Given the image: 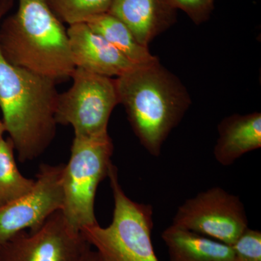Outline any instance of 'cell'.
I'll return each mask as SVG.
<instances>
[{"label": "cell", "mask_w": 261, "mask_h": 261, "mask_svg": "<svg viewBox=\"0 0 261 261\" xmlns=\"http://www.w3.org/2000/svg\"><path fill=\"white\" fill-rule=\"evenodd\" d=\"M5 132H6V128H5V126L4 123H3V120H0V145H1L2 142L3 140V135H4Z\"/></svg>", "instance_id": "ffe728a7"}, {"label": "cell", "mask_w": 261, "mask_h": 261, "mask_svg": "<svg viewBox=\"0 0 261 261\" xmlns=\"http://www.w3.org/2000/svg\"><path fill=\"white\" fill-rule=\"evenodd\" d=\"M13 142L8 137L0 145V207L28 193L35 180L25 177L17 166Z\"/></svg>", "instance_id": "9a60e30c"}, {"label": "cell", "mask_w": 261, "mask_h": 261, "mask_svg": "<svg viewBox=\"0 0 261 261\" xmlns=\"http://www.w3.org/2000/svg\"><path fill=\"white\" fill-rule=\"evenodd\" d=\"M234 261H261V232L247 228L232 245Z\"/></svg>", "instance_id": "e0dca14e"}, {"label": "cell", "mask_w": 261, "mask_h": 261, "mask_svg": "<svg viewBox=\"0 0 261 261\" xmlns=\"http://www.w3.org/2000/svg\"><path fill=\"white\" fill-rule=\"evenodd\" d=\"M67 34L75 68L110 78H118L137 65L102 36L94 32L87 23L70 25Z\"/></svg>", "instance_id": "30bf717a"}, {"label": "cell", "mask_w": 261, "mask_h": 261, "mask_svg": "<svg viewBox=\"0 0 261 261\" xmlns=\"http://www.w3.org/2000/svg\"><path fill=\"white\" fill-rule=\"evenodd\" d=\"M172 224L232 246L248 228V219L238 196L214 187L180 205Z\"/></svg>", "instance_id": "52a82bcc"}, {"label": "cell", "mask_w": 261, "mask_h": 261, "mask_svg": "<svg viewBox=\"0 0 261 261\" xmlns=\"http://www.w3.org/2000/svg\"><path fill=\"white\" fill-rule=\"evenodd\" d=\"M80 261H99V258H98L97 252H95V250L94 251L92 250V247H91L84 254Z\"/></svg>", "instance_id": "d6986e66"}, {"label": "cell", "mask_w": 261, "mask_h": 261, "mask_svg": "<svg viewBox=\"0 0 261 261\" xmlns=\"http://www.w3.org/2000/svg\"><path fill=\"white\" fill-rule=\"evenodd\" d=\"M62 23H84L89 18L108 13L113 0H45Z\"/></svg>", "instance_id": "2e32d148"}, {"label": "cell", "mask_w": 261, "mask_h": 261, "mask_svg": "<svg viewBox=\"0 0 261 261\" xmlns=\"http://www.w3.org/2000/svg\"><path fill=\"white\" fill-rule=\"evenodd\" d=\"M64 165H41L34 188L0 207V245L20 231L36 229L53 213L62 210Z\"/></svg>", "instance_id": "9c48e42d"}, {"label": "cell", "mask_w": 261, "mask_h": 261, "mask_svg": "<svg viewBox=\"0 0 261 261\" xmlns=\"http://www.w3.org/2000/svg\"><path fill=\"white\" fill-rule=\"evenodd\" d=\"M108 13L123 22L137 42L147 48L176 21V10L166 0H113Z\"/></svg>", "instance_id": "8fae6325"}, {"label": "cell", "mask_w": 261, "mask_h": 261, "mask_svg": "<svg viewBox=\"0 0 261 261\" xmlns=\"http://www.w3.org/2000/svg\"><path fill=\"white\" fill-rule=\"evenodd\" d=\"M176 10H183L197 25L207 21L214 9V0H166Z\"/></svg>", "instance_id": "ac0fdd59"}, {"label": "cell", "mask_w": 261, "mask_h": 261, "mask_svg": "<svg viewBox=\"0 0 261 261\" xmlns=\"http://www.w3.org/2000/svg\"><path fill=\"white\" fill-rule=\"evenodd\" d=\"M215 159L222 166H231L244 154L260 148V113L226 117L219 123Z\"/></svg>", "instance_id": "7c38bea8"}, {"label": "cell", "mask_w": 261, "mask_h": 261, "mask_svg": "<svg viewBox=\"0 0 261 261\" xmlns=\"http://www.w3.org/2000/svg\"><path fill=\"white\" fill-rule=\"evenodd\" d=\"M108 177L114 200L112 222L107 227L99 224L86 226L81 233L95 248L99 261H159L151 240L152 206L130 200L120 185L118 168L113 164Z\"/></svg>", "instance_id": "277c9868"}, {"label": "cell", "mask_w": 261, "mask_h": 261, "mask_svg": "<svg viewBox=\"0 0 261 261\" xmlns=\"http://www.w3.org/2000/svg\"><path fill=\"white\" fill-rule=\"evenodd\" d=\"M91 247L59 210L36 229L20 231L0 245V261H80Z\"/></svg>", "instance_id": "ba28073f"}, {"label": "cell", "mask_w": 261, "mask_h": 261, "mask_svg": "<svg viewBox=\"0 0 261 261\" xmlns=\"http://www.w3.org/2000/svg\"><path fill=\"white\" fill-rule=\"evenodd\" d=\"M84 23L136 65L147 64L158 59L149 53L148 48L137 42L123 22L110 13L96 15Z\"/></svg>", "instance_id": "5bb4252c"}, {"label": "cell", "mask_w": 261, "mask_h": 261, "mask_svg": "<svg viewBox=\"0 0 261 261\" xmlns=\"http://www.w3.org/2000/svg\"><path fill=\"white\" fill-rule=\"evenodd\" d=\"M14 0H0V23ZM54 81L12 65L0 51V109L20 162L37 159L56 133Z\"/></svg>", "instance_id": "6da1fadb"}, {"label": "cell", "mask_w": 261, "mask_h": 261, "mask_svg": "<svg viewBox=\"0 0 261 261\" xmlns=\"http://www.w3.org/2000/svg\"><path fill=\"white\" fill-rule=\"evenodd\" d=\"M112 140L108 133L95 137L75 136L70 157L63 173L62 213L75 231L98 224L94 212L97 187L113 164Z\"/></svg>", "instance_id": "5b68a950"}, {"label": "cell", "mask_w": 261, "mask_h": 261, "mask_svg": "<svg viewBox=\"0 0 261 261\" xmlns=\"http://www.w3.org/2000/svg\"><path fill=\"white\" fill-rule=\"evenodd\" d=\"M0 51L12 65L56 84L75 69L67 30L45 0H19L17 11L0 23Z\"/></svg>", "instance_id": "3957f363"}, {"label": "cell", "mask_w": 261, "mask_h": 261, "mask_svg": "<svg viewBox=\"0 0 261 261\" xmlns=\"http://www.w3.org/2000/svg\"><path fill=\"white\" fill-rule=\"evenodd\" d=\"M71 78L72 87L58 96L57 124L71 125L79 137L108 133L110 117L120 104L116 80L79 68Z\"/></svg>", "instance_id": "8992f818"}, {"label": "cell", "mask_w": 261, "mask_h": 261, "mask_svg": "<svg viewBox=\"0 0 261 261\" xmlns=\"http://www.w3.org/2000/svg\"><path fill=\"white\" fill-rule=\"evenodd\" d=\"M170 261H234L232 247L171 224L162 233Z\"/></svg>", "instance_id": "4fadbf2b"}, {"label": "cell", "mask_w": 261, "mask_h": 261, "mask_svg": "<svg viewBox=\"0 0 261 261\" xmlns=\"http://www.w3.org/2000/svg\"><path fill=\"white\" fill-rule=\"evenodd\" d=\"M115 80L132 129L147 152L159 157L168 136L191 104L190 94L159 59L135 65Z\"/></svg>", "instance_id": "7a4b0ae2"}]
</instances>
